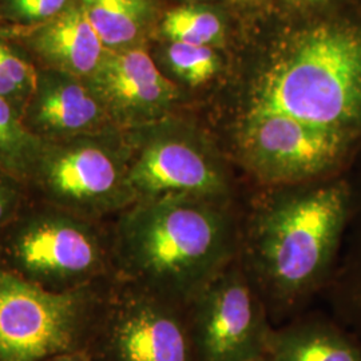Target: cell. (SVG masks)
I'll list each match as a JSON object with an SVG mask.
<instances>
[{"instance_id":"1","label":"cell","mask_w":361,"mask_h":361,"mask_svg":"<svg viewBox=\"0 0 361 361\" xmlns=\"http://www.w3.org/2000/svg\"><path fill=\"white\" fill-rule=\"evenodd\" d=\"M229 200L162 195L134 202L110 222L118 280L183 308L233 259Z\"/></svg>"},{"instance_id":"2","label":"cell","mask_w":361,"mask_h":361,"mask_svg":"<svg viewBox=\"0 0 361 361\" xmlns=\"http://www.w3.org/2000/svg\"><path fill=\"white\" fill-rule=\"evenodd\" d=\"M246 111L293 116L361 137V25L349 20L305 27L284 40L258 77Z\"/></svg>"},{"instance_id":"3","label":"cell","mask_w":361,"mask_h":361,"mask_svg":"<svg viewBox=\"0 0 361 361\" xmlns=\"http://www.w3.org/2000/svg\"><path fill=\"white\" fill-rule=\"evenodd\" d=\"M349 190L341 180L273 188L247 226L250 268L279 304L290 305L323 279L347 221Z\"/></svg>"},{"instance_id":"4","label":"cell","mask_w":361,"mask_h":361,"mask_svg":"<svg viewBox=\"0 0 361 361\" xmlns=\"http://www.w3.org/2000/svg\"><path fill=\"white\" fill-rule=\"evenodd\" d=\"M0 264L52 293L114 279L110 224L30 198L0 231Z\"/></svg>"},{"instance_id":"5","label":"cell","mask_w":361,"mask_h":361,"mask_svg":"<svg viewBox=\"0 0 361 361\" xmlns=\"http://www.w3.org/2000/svg\"><path fill=\"white\" fill-rule=\"evenodd\" d=\"M114 280L52 293L0 264V361H46L87 352Z\"/></svg>"},{"instance_id":"6","label":"cell","mask_w":361,"mask_h":361,"mask_svg":"<svg viewBox=\"0 0 361 361\" xmlns=\"http://www.w3.org/2000/svg\"><path fill=\"white\" fill-rule=\"evenodd\" d=\"M31 200L92 221L114 219L135 202L122 130L44 142L27 183Z\"/></svg>"},{"instance_id":"7","label":"cell","mask_w":361,"mask_h":361,"mask_svg":"<svg viewBox=\"0 0 361 361\" xmlns=\"http://www.w3.org/2000/svg\"><path fill=\"white\" fill-rule=\"evenodd\" d=\"M87 353L92 361H197L186 308L116 277Z\"/></svg>"},{"instance_id":"8","label":"cell","mask_w":361,"mask_h":361,"mask_svg":"<svg viewBox=\"0 0 361 361\" xmlns=\"http://www.w3.org/2000/svg\"><path fill=\"white\" fill-rule=\"evenodd\" d=\"M235 143L246 170L271 188L322 178L353 146L340 134L293 116L265 111H246Z\"/></svg>"},{"instance_id":"9","label":"cell","mask_w":361,"mask_h":361,"mask_svg":"<svg viewBox=\"0 0 361 361\" xmlns=\"http://www.w3.org/2000/svg\"><path fill=\"white\" fill-rule=\"evenodd\" d=\"M197 361H255L268 355L271 325L247 273L232 261L186 307Z\"/></svg>"},{"instance_id":"10","label":"cell","mask_w":361,"mask_h":361,"mask_svg":"<svg viewBox=\"0 0 361 361\" xmlns=\"http://www.w3.org/2000/svg\"><path fill=\"white\" fill-rule=\"evenodd\" d=\"M171 119L123 131L135 202L162 195L229 200L231 185L219 161L189 134L178 131Z\"/></svg>"},{"instance_id":"11","label":"cell","mask_w":361,"mask_h":361,"mask_svg":"<svg viewBox=\"0 0 361 361\" xmlns=\"http://www.w3.org/2000/svg\"><path fill=\"white\" fill-rule=\"evenodd\" d=\"M116 129L142 128L173 114L178 87L155 66L143 47L109 51L86 78Z\"/></svg>"},{"instance_id":"12","label":"cell","mask_w":361,"mask_h":361,"mask_svg":"<svg viewBox=\"0 0 361 361\" xmlns=\"http://www.w3.org/2000/svg\"><path fill=\"white\" fill-rule=\"evenodd\" d=\"M22 121L44 142L118 130L85 78L42 68Z\"/></svg>"},{"instance_id":"13","label":"cell","mask_w":361,"mask_h":361,"mask_svg":"<svg viewBox=\"0 0 361 361\" xmlns=\"http://www.w3.org/2000/svg\"><path fill=\"white\" fill-rule=\"evenodd\" d=\"M0 31L19 44L38 68L89 78L106 49L79 0H71L50 20L31 27L0 25Z\"/></svg>"},{"instance_id":"14","label":"cell","mask_w":361,"mask_h":361,"mask_svg":"<svg viewBox=\"0 0 361 361\" xmlns=\"http://www.w3.org/2000/svg\"><path fill=\"white\" fill-rule=\"evenodd\" d=\"M268 356L271 361H361V348L331 325L295 324L271 331Z\"/></svg>"},{"instance_id":"15","label":"cell","mask_w":361,"mask_h":361,"mask_svg":"<svg viewBox=\"0 0 361 361\" xmlns=\"http://www.w3.org/2000/svg\"><path fill=\"white\" fill-rule=\"evenodd\" d=\"M109 51L142 47L155 19L153 0H79Z\"/></svg>"},{"instance_id":"16","label":"cell","mask_w":361,"mask_h":361,"mask_svg":"<svg viewBox=\"0 0 361 361\" xmlns=\"http://www.w3.org/2000/svg\"><path fill=\"white\" fill-rule=\"evenodd\" d=\"M43 141L26 129L22 116L0 97V170L27 186L37 165Z\"/></svg>"},{"instance_id":"17","label":"cell","mask_w":361,"mask_h":361,"mask_svg":"<svg viewBox=\"0 0 361 361\" xmlns=\"http://www.w3.org/2000/svg\"><path fill=\"white\" fill-rule=\"evenodd\" d=\"M38 67L27 52L0 31V97L22 116L35 89Z\"/></svg>"},{"instance_id":"18","label":"cell","mask_w":361,"mask_h":361,"mask_svg":"<svg viewBox=\"0 0 361 361\" xmlns=\"http://www.w3.org/2000/svg\"><path fill=\"white\" fill-rule=\"evenodd\" d=\"M161 28L171 42L195 46H209L219 40L222 34V25L217 15L188 6L169 11Z\"/></svg>"},{"instance_id":"19","label":"cell","mask_w":361,"mask_h":361,"mask_svg":"<svg viewBox=\"0 0 361 361\" xmlns=\"http://www.w3.org/2000/svg\"><path fill=\"white\" fill-rule=\"evenodd\" d=\"M171 70L188 85H205L219 70V58L209 46H195L171 42L166 51Z\"/></svg>"},{"instance_id":"20","label":"cell","mask_w":361,"mask_h":361,"mask_svg":"<svg viewBox=\"0 0 361 361\" xmlns=\"http://www.w3.org/2000/svg\"><path fill=\"white\" fill-rule=\"evenodd\" d=\"M71 0H0V25L31 27L50 20Z\"/></svg>"},{"instance_id":"21","label":"cell","mask_w":361,"mask_h":361,"mask_svg":"<svg viewBox=\"0 0 361 361\" xmlns=\"http://www.w3.org/2000/svg\"><path fill=\"white\" fill-rule=\"evenodd\" d=\"M30 200L26 185L0 170V231L16 219Z\"/></svg>"},{"instance_id":"22","label":"cell","mask_w":361,"mask_h":361,"mask_svg":"<svg viewBox=\"0 0 361 361\" xmlns=\"http://www.w3.org/2000/svg\"><path fill=\"white\" fill-rule=\"evenodd\" d=\"M46 361H92L90 355L87 352H70V353H62L58 356H54L51 359Z\"/></svg>"},{"instance_id":"23","label":"cell","mask_w":361,"mask_h":361,"mask_svg":"<svg viewBox=\"0 0 361 361\" xmlns=\"http://www.w3.org/2000/svg\"><path fill=\"white\" fill-rule=\"evenodd\" d=\"M296 1L301 4H316V3H323L325 0H296Z\"/></svg>"},{"instance_id":"24","label":"cell","mask_w":361,"mask_h":361,"mask_svg":"<svg viewBox=\"0 0 361 361\" xmlns=\"http://www.w3.org/2000/svg\"><path fill=\"white\" fill-rule=\"evenodd\" d=\"M255 361H271V359H269V356L267 355V356H264V357H259V359H257V360Z\"/></svg>"}]
</instances>
